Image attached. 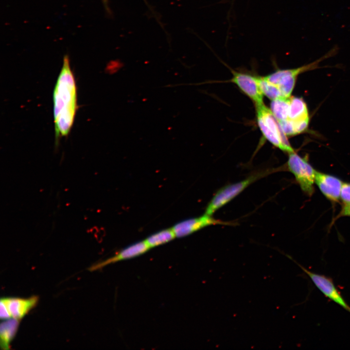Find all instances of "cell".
Segmentation results:
<instances>
[{
  "label": "cell",
  "instance_id": "cell-1",
  "mask_svg": "<svg viewBox=\"0 0 350 350\" xmlns=\"http://www.w3.org/2000/svg\"><path fill=\"white\" fill-rule=\"evenodd\" d=\"M53 100L56 137L66 136L70 131L77 109L76 83L67 55L55 86Z\"/></svg>",
  "mask_w": 350,
  "mask_h": 350
},
{
  "label": "cell",
  "instance_id": "cell-2",
  "mask_svg": "<svg viewBox=\"0 0 350 350\" xmlns=\"http://www.w3.org/2000/svg\"><path fill=\"white\" fill-rule=\"evenodd\" d=\"M255 105L257 123L264 138L285 152H295L270 109L263 103Z\"/></svg>",
  "mask_w": 350,
  "mask_h": 350
},
{
  "label": "cell",
  "instance_id": "cell-3",
  "mask_svg": "<svg viewBox=\"0 0 350 350\" xmlns=\"http://www.w3.org/2000/svg\"><path fill=\"white\" fill-rule=\"evenodd\" d=\"M338 49L337 46L333 47L322 57L311 63L295 69L277 70L263 77L269 82L276 85L284 98L290 97L298 76L306 71L317 68L321 61L335 54Z\"/></svg>",
  "mask_w": 350,
  "mask_h": 350
},
{
  "label": "cell",
  "instance_id": "cell-4",
  "mask_svg": "<svg viewBox=\"0 0 350 350\" xmlns=\"http://www.w3.org/2000/svg\"><path fill=\"white\" fill-rule=\"evenodd\" d=\"M266 170L256 173L241 181L226 185L219 189L208 204L205 213L212 215L218 210L234 198L257 180L272 172Z\"/></svg>",
  "mask_w": 350,
  "mask_h": 350
},
{
  "label": "cell",
  "instance_id": "cell-5",
  "mask_svg": "<svg viewBox=\"0 0 350 350\" xmlns=\"http://www.w3.org/2000/svg\"><path fill=\"white\" fill-rule=\"evenodd\" d=\"M288 155V170L293 174L302 191L311 196L314 192L315 170L306 158L300 157L295 152Z\"/></svg>",
  "mask_w": 350,
  "mask_h": 350
},
{
  "label": "cell",
  "instance_id": "cell-6",
  "mask_svg": "<svg viewBox=\"0 0 350 350\" xmlns=\"http://www.w3.org/2000/svg\"><path fill=\"white\" fill-rule=\"evenodd\" d=\"M290 259L309 276L315 285L326 297L350 313V306L345 301L331 278L310 271L291 258Z\"/></svg>",
  "mask_w": 350,
  "mask_h": 350
},
{
  "label": "cell",
  "instance_id": "cell-7",
  "mask_svg": "<svg viewBox=\"0 0 350 350\" xmlns=\"http://www.w3.org/2000/svg\"><path fill=\"white\" fill-rule=\"evenodd\" d=\"M230 225L232 224L213 218L211 215H204L183 220L176 224L172 228L176 237L188 236L203 228L212 225Z\"/></svg>",
  "mask_w": 350,
  "mask_h": 350
},
{
  "label": "cell",
  "instance_id": "cell-8",
  "mask_svg": "<svg viewBox=\"0 0 350 350\" xmlns=\"http://www.w3.org/2000/svg\"><path fill=\"white\" fill-rule=\"evenodd\" d=\"M231 82L236 84L255 105L263 103V95L259 86L258 77L233 70H231Z\"/></svg>",
  "mask_w": 350,
  "mask_h": 350
},
{
  "label": "cell",
  "instance_id": "cell-9",
  "mask_svg": "<svg viewBox=\"0 0 350 350\" xmlns=\"http://www.w3.org/2000/svg\"><path fill=\"white\" fill-rule=\"evenodd\" d=\"M315 182L324 196L332 202L339 201L342 181L338 178L316 171Z\"/></svg>",
  "mask_w": 350,
  "mask_h": 350
},
{
  "label": "cell",
  "instance_id": "cell-10",
  "mask_svg": "<svg viewBox=\"0 0 350 350\" xmlns=\"http://www.w3.org/2000/svg\"><path fill=\"white\" fill-rule=\"evenodd\" d=\"M292 124L295 134L309 124V118L307 105L302 98L290 97L288 117Z\"/></svg>",
  "mask_w": 350,
  "mask_h": 350
},
{
  "label": "cell",
  "instance_id": "cell-11",
  "mask_svg": "<svg viewBox=\"0 0 350 350\" xmlns=\"http://www.w3.org/2000/svg\"><path fill=\"white\" fill-rule=\"evenodd\" d=\"M149 249L150 247L145 240L138 242L122 249L112 257L93 265L89 269L91 271L95 270L112 263L140 256Z\"/></svg>",
  "mask_w": 350,
  "mask_h": 350
},
{
  "label": "cell",
  "instance_id": "cell-12",
  "mask_svg": "<svg viewBox=\"0 0 350 350\" xmlns=\"http://www.w3.org/2000/svg\"><path fill=\"white\" fill-rule=\"evenodd\" d=\"M11 317L18 320L23 317L36 304L38 298H5Z\"/></svg>",
  "mask_w": 350,
  "mask_h": 350
},
{
  "label": "cell",
  "instance_id": "cell-13",
  "mask_svg": "<svg viewBox=\"0 0 350 350\" xmlns=\"http://www.w3.org/2000/svg\"><path fill=\"white\" fill-rule=\"evenodd\" d=\"M19 324V320L8 319L0 326V345L1 349H9L10 343L14 337Z\"/></svg>",
  "mask_w": 350,
  "mask_h": 350
},
{
  "label": "cell",
  "instance_id": "cell-14",
  "mask_svg": "<svg viewBox=\"0 0 350 350\" xmlns=\"http://www.w3.org/2000/svg\"><path fill=\"white\" fill-rule=\"evenodd\" d=\"M290 97L272 100L270 110L278 122L287 120Z\"/></svg>",
  "mask_w": 350,
  "mask_h": 350
},
{
  "label": "cell",
  "instance_id": "cell-15",
  "mask_svg": "<svg viewBox=\"0 0 350 350\" xmlns=\"http://www.w3.org/2000/svg\"><path fill=\"white\" fill-rule=\"evenodd\" d=\"M175 237V234L171 228L154 233L147 237L145 241L151 248L168 243Z\"/></svg>",
  "mask_w": 350,
  "mask_h": 350
},
{
  "label": "cell",
  "instance_id": "cell-16",
  "mask_svg": "<svg viewBox=\"0 0 350 350\" xmlns=\"http://www.w3.org/2000/svg\"><path fill=\"white\" fill-rule=\"evenodd\" d=\"M258 81L263 95L269 99L274 100L284 98L280 90L276 85L267 81L263 77H258Z\"/></svg>",
  "mask_w": 350,
  "mask_h": 350
},
{
  "label": "cell",
  "instance_id": "cell-17",
  "mask_svg": "<svg viewBox=\"0 0 350 350\" xmlns=\"http://www.w3.org/2000/svg\"><path fill=\"white\" fill-rule=\"evenodd\" d=\"M340 199L343 202L342 206H350V183L343 184L341 191Z\"/></svg>",
  "mask_w": 350,
  "mask_h": 350
},
{
  "label": "cell",
  "instance_id": "cell-18",
  "mask_svg": "<svg viewBox=\"0 0 350 350\" xmlns=\"http://www.w3.org/2000/svg\"><path fill=\"white\" fill-rule=\"evenodd\" d=\"M0 319L5 320L12 317L5 298L0 299Z\"/></svg>",
  "mask_w": 350,
  "mask_h": 350
},
{
  "label": "cell",
  "instance_id": "cell-19",
  "mask_svg": "<svg viewBox=\"0 0 350 350\" xmlns=\"http://www.w3.org/2000/svg\"><path fill=\"white\" fill-rule=\"evenodd\" d=\"M343 216H350V206H342V209L339 215V217Z\"/></svg>",
  "mask_w": 350,
  "mask_h": 350
},
{
  "label": "cell",
  "instance_id": "cell-20",
  "mask_svg": "<svg viewBox=\"0 0 350 350\" xmlns=\"http://www.w3.org/2000/svg\"><path fill=\"white\" fill-rule=\"evenodd\" d=\"M104 0V1H105H105H106V0Z\"/></svg>",
  "mask_w": 350,
  "mask_h": 350
}]
</instances>
